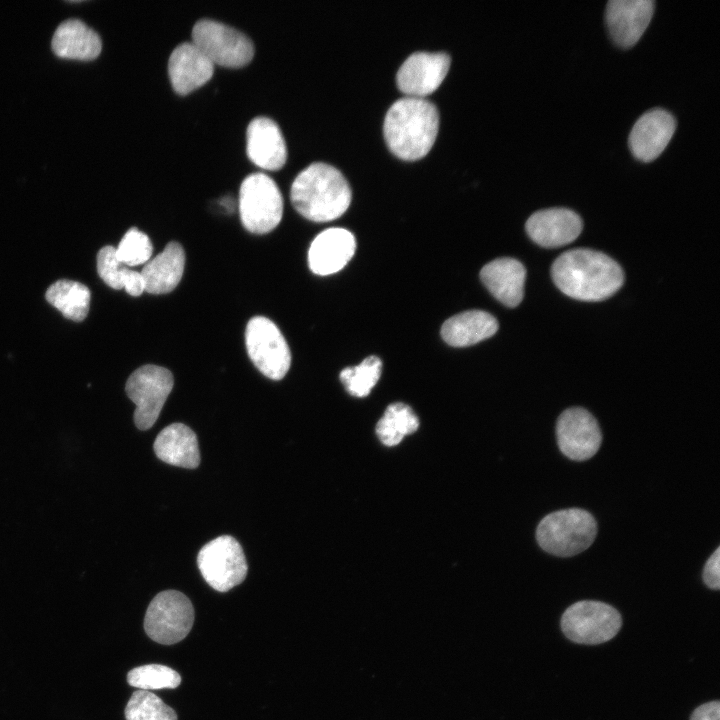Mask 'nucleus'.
Returning a JSON list of instances; mask_svg holds the SVG:
<instances>
[{
    "label": "nucleus",
    "mask_w": 720,
    "mask_h": 720,
    "mask_svg": "<svg viewBox=\"0 0 720 720\" xmlns=\"http://www.w3.org/2000/svg\"><path fill=\"white\" fill-rule=\"evenodd\" d=\"M551 275L564 294L582 301L604 300L624 282L617 262L604 253L584 248L562 253L553 262Z\"/></svg>",
    "instance_id": "obj_1"
},
{
    "label": "nucleus",
    "mask_w": 720,
    "mask_h": 720,
    "mask_svg": "<svg viewBox=\"0 0 720 720\" xmlns=\"http://www.w3.org/2000/svg\"><path fill=\"white\" fill-rule=\"evenodd\" d=\"M438 127V110L431 101L405 96L388 109L383 131L388 147L396 156L415 160L431 149Z\"/></svg>",
    "instance_id": "obj_2"
},
{
    "label": "nucleus",
    "mask_w": 720,
    "mask_h": 720,
    "mask_svg": "<svg viewBox=\"0 0 720 720\" xmlns=\"http://www.w3.org/2000/svg\"><path fill=\"white\" fill-rule=\"evenodd\" d=\"M291 202L305 218L327 222L341 216L351 201V189L334 166L314 162L303 169L291 186Z\"/></svg>",
    "instance_id": "obj_3"
},
{
    "label": "nucleus",
    "mask_w": 720,
    "mask_h": 720,
    "mask_svg": "<svg viewBox=\"0 0 720 720\" xmlns=\"http://www.w3.org/2000/svg\"><path fill=\"white\" fill-rule=\"evenodd\" d=\"M596 534V520L588 511L569 508L546 515L538 524L536 539L544 551L571 557L586 550Z\"/></svg>",
    "instance_id": "obj_4"
},
{
    "label": "nucleus",
    "mask_w": 720,
    "mask_h": 720,
    "mask_svg": "<svg viewBox=\"0 0 720 720\" xmlns=\"http://www.w3.org/2000/svg\"><path fill=\"white\" fill-rule=\"evenodd\" d=\"M239 213L249 232L265 234L272 231L283 214V198L274 180L264 173L248 175L239 190Z\"/></svg>",
    "instance_id": "obj_5"
},
{
    "label": "nucleus",
    "mask_w": 720,
    "mask_h": 720,
    "mask_svg": "<svg viewBox=\"0 0 720 720\" xmlns=\"http://www.w3.org/2000/svg\"><path fill=\"white\" fill-rule=\"evenodd\" d=\"M622 618L611 605L582 600L569 606L561 618V629L572 642L597 645L611 640L620 630Z\"/></svg>",
    "instance_id": "obj_6"
},
{
    "label": "nucleus",
    "mask_w": 720,
    "mask_h": 720,
    "mask_svg": "<svg viewBox=\"0 0 720 720\" xmlns=\"http://www.w3.org/2000/svg\"><path fill=\"white\" fill-rule=\"evenodd\" d=\"M193 622L194 608L189 598L179 591L165 590L150 602L144 629L153 641L171 645L188 635Z\"/></svg>",
    "instance_id": "obj_7"
},
{
    "label": "nucleus",
    "mask_w": 720,
    "mask_h": 720,
    "mask_svg": "<svg viewBox=\"0 0 720 720\" xmlns=\"http://www.w3.org/2000/svg\"><path fill=\"white\" fill-rule=\"evenodd\" d=\"M192 43L215 65L240 68L254 56L251 40L221 22L201 19L193 27Z\"/></svg>",
    "instance_id": "obj_8"
},
{
    "label": "nucleus",
    "mask_w": 720,
    "mask_h": 720,
    "mask_svg": "<svg viewBox=\"0 0 720 720\" xmlns=\"http://www.w3.org/2000/svg\"><path fill=\"white\" fill-rule=\"evenodd\" d=\"M173 384L172 373L157 365L141 366L129 376L125 391L136 405L134 422L138 429L147 430L153 426Z\"/></svg>",
    "instance_id": "obj_9"
},
{
    "label": "nucleus",
    "mask_w": 720,
    "mask_h": 720,
    "mask_svg": "<svg viewBox=\"0 0 720 720\" xmlns=\"http://www.w3.org/2000/svg\"><path fill=\"white\" fill-rule=\"evenodd\" d=\"M197 564L204 580L219 592L242 583L248 570L241 545L229 535L206 543L198 553Z\"/></svg>",
    "instance_id": "obj_10"
},
{
    "label": "nucleus",
    "mask_w": 720,
    "mask_h": 720,
    "mask_svg": "<svg viewBox=\"0 0 720 720\" xmlns=\"http://www.w3.org/2000/svg\"><path fill=\"white\" fill-rule=\"evenodd\" d=\"M245 343L251 361L264 376L280 380L286 375L291 353L273 321L263 316L251 318L245 331Z\"/></svg>",
    "instance_id": "obj_11"
},
{
    "label": "nucleus",
    "mask_w": 720,
    "mask_h": 720,
    "mask_svg": "<svg viewBox=\"0 0 720 720\" xmlns=\"http://www.w3.org/2000/svg\"><path fill=\"white\" fill-rule=\"evenodd\" d=\"M556 436L560 451L575 461L590 459L602 442L597 420L581 407H571L561 413L556 424Z\"/></svg>",
    "instance_id": "obj_12"
},
{
    "label": "nucleus",
    "mask_w": 720,
    "mask_h": 720,
    "mask_svg": "<svg viewBox=\"0 0 720 720\" xmlns=\"http://www.w3.org/2000/svg\"><path fill=\"white\" fill-rule=\"evenodd\" d=\"M449 66L450 56L445 52L412 53L397 72V85L407 96L423 97L438 88Z\"/></svg>",
    "instance_id": "obj_13"
},
{
    "label": "nucleus",
    "mask_w": 720,
    "mask_h": 720,
    "mask_svg": "<svg viewBox=\"0 0 720 720\" xmlns=\"http://www.w3.org/2000/svg\"><path fill=\"white\" fill-rule=\"evenodd\" d=\"M675 129L676 120L668 111L655 108L645 112L630 132L631 153L642 162L655 160L666 148Z\"/></svg>",
    "instance_id": "obj_14"
},
{
    "label": "nucleus",
    "mask_w": 720,
    "mask_h": 720,
    "mask_svg": "<svg viewBox=\"0 0 720 720\" xmlns=\"http://www.w3.org/2000/svg\"><path fill=\"white\" fill-rule=\"evenodd\" d=\"M654 6L652 0H610L605 18L613 42L621 48L635 45L651 21Z\"/></svg>",
    "instance_id": "obj_15"
},
{
    "label": "nucleus",
    "mask_w": 720,
    "mask_h": 720,
    "mask_svg": "<svg viewBox=\"0 0 720 720\" xmlns=\"http://www.w3.org/2000/svg\"><path fill=\"white\" fill-rule=\"evenodd\" d=\"M583 227L580 216L567 208H549L533 213L526 222L529 237L538 245L555 248L573 242Z\"/></svg>",
    "instance_id": "obj_16"
},
{
    "label": "nucleus",
    "mask_w": 720,
    "mask_h": 720,
    "mask_svg": "<svg viewBox=\"0 0 720 720\" xmlns=\"http://www.w3.org/2000/svg\"><path fill=\"white\" fill-rule=\"evenodd\" d=\"M356 242L344 228H329L319 233L308 251V264L317 275H329L341 270L353 257Z\"/></svg>",
    "instance_id": "obj_17"
},
{
    "label": "nucleus",
    "mask_w": 720,
    "mask_h": 720,
    "mask_svg": "<svg viewBox=\"0 0 720 720\" xmlns=\"http://www.w3.org/2000/svg\"><path fill=\"white\" fill-rule=\"evenodd\" d=\"M247 155L258 167L278 170L287 160L286 143L278 125L270 118H254L247 127Z\"/></svg>",
    "instance_id": "obj_18"
},
{
    "label": "nucleus",
    "mask_w": 720,
    "mask_h": 720,
    "mask_svg": "<svg viewBox=\"0 0 720 720\" xmlns=\"http://www.w3.org/2000/svg\"><path fill=\"white\" fill-rule=\"evenodd\" d=\"M214 64L192 42L178 45L171 53L168 73L174 91L186 95L213 75Z\"/></svg>",
    "instance_id": "obj_19"
},
{
    "label": "nucleus",
    "mask_w": 720,
    "mask_h": 720,
    "mask_svg": "<svg viewBox=\"0 0 720 720\" xmlns=\"http://www.w3.org/2000/svg\"><path fill=\"white\" fill-rule=\"evenodd\" d=\"M480 278L489 292L502 304L516 307L523 299L526 270L513 258H498L487 263Z\"/></svg>",
    "instance_id": "obj_20"
},
{
    "label": "nucleus",
    "mask_w": 720,
    "mask_h": 720,
    "mask_svg": "<svg viewBox=\"0 0 720 720\" xmlns=\"http://www.w3.org/2000/svg\"><path fill=\"white\" fill-rule=\"evenodd\" d=\"M153 448L156 456L170 465L194 469L200 463L197 436L182 423L170 424L160 431Z\"/></svg>",
    "instance_id": "obj_21"
},
{
    "label": "nucleus",
    "mask_w": 720,
    "mask_h": 720,
    "mask_svg": "<svg viewBox=\"0 0 720 720\" xmlns=\"http://www.w3.org/2000/svg\"><path fill=\"white\" fill-rule=\"evenodd\" d=\"M185 266V252L178 242H169L164 250L149 260L140 272L144 291L152 294L169 293L179 284Z\"/></svg>",
    "instance_id": "obj_22"
},
{
    "label": "nucleus",
    "mask_w": 720,
    "mask_h": 720,
    "mask_svg": "<svg viewBox=\"0 0 720 720\" xmlns=\"http://www.w3.org/2000/svg\"><path fill=\"white\" fill-rule=\"evenodd\" d=\"M101 48L99 35L78 19L62 22L52 38L54 53L65 59L93 60L100 54Z\"/></svg>",
    "instance_id": "obj_23"
},
{
    "label": "nucleus",
    "mask_w": 720,
    "mask_h": 720,
    "mask_svg": "<svg viewBox=\"0 0 720 720\" xmlns=\"http://www.w3.org/2000/svg\"><path fill=\"white\" fill-rule=\"evenodd\" d=\"M497 330V320L491 314L470 310L447 319L442 325L441 335L451 346L466 347L491 337Z\"/></svg>",
    "instance_id": "obj_24"
},
{
    "label": "nucleus",
    "mask_w": 720,
    "mask_h": 720,
    "mask_svg": "<svg viewBox=\"0 0 720 720\" xmlns=\"http://www.w3.org/2000/svg\"><path fill=\"white\" fill-rule=\"evenodd\" d=\"M90 291L84 284L61 279L51 284L46 293V300L59 310L62 315L72 321H83L89 312Z\"/></svg>",
    "instance_id": "obj_25"
},
{
    "label": "nucleus",
    "mask_w": 720,
    "mask_h": 720,
    "mask_svg": "<svg viewBox=\"0 0 720 720\" xmlns=\"http://www.w3.org/2000/svg\"><path fill=\"white\" fill-rule=\"evenodd\" d=\"M97 272L109 287L125 291L131 296H139L144 292V281L138 271L129 269L119 262L115 247L104 246L97 254Z\"/></svg>",
    "instance_id": "obj_26"
},
{
    "label": "nucleus",
    "mask_w": 720,
    "mask_h": 720,
    "mask_svg": "<svg viewBox=\"0 0 720 720\" xmlns=\"http://www.w3.org/2000/svg\"><path fill=\"white\" fill-rule=\"evenodd\" d=\"M419 420L410 406L402 402L390 404L376 425V435L385 446L398 445L405 436L414 433Z\"/></svg>",
    "instance_id": "obj_27"
},
{
    "label": "nucleus",
    "mask_w": 720,
    "mask_h": 720,
    "mask_svg": "<svg viewBox=\"0 0 720 720\" xmlns=\"http://www.w3.org/2000/svg\"><path fill=\"white\" fill-rule=\"evenodd\" d=\"M382 371V362L377 356L365 358L361 364L341 371L340 380L346 390L354 397H366L378 382Z\"/></svg>",
    "instance_id": "obj_28"
},
{
    "label": "nucleus",
    "mask_w": 720,
    "mask_h": 720,
    "mask_svg": "<svg viewBox=\"0 0 720 720\" xmlns=\"http://www.w3.org/2000/svg\"><path fill=\"white\" fill-rule=\"evenodd\" d=\"M125 718L126 720H177V715L154 693L136 690L126 705Z\"/></svg>",
    "instance_id": "obj_29"
},
{
    "label": "nucleus",
    "mask_w": 720,
    "mask_h": 720,
    "mask_svg": "<svg viewBox=\"0 0 720 720\" xmlns=\"http://www.w3.org/2000/svg\"><path fill=\"white\" fill-rule=\"evenodd\" d=\"M127 682L139 690L173 689L180 685L181 676L168 666L147 664L130 670Z\"/></svg>",
    "instance_id": "obj_30"
},
{
    "label": "nucleus",
    "mask_w": 720,
    "mask_h": 720,
    "mask_svg": "<svg viewBox=\"0 0 720 720\" xmlns=\"http://www.w3.org/2000/svg\"><path fill=\"white\" fill-rule=\"evenodd\" d=\"M152 252L153 246L149 237L136 227L130 228L115 248L117 259L127 267L146 264Z\"/></svg>",
    "instance_id": "obj_31"
},
{
    "label": "nucleus",
    "mask_w": 720,
    "mask_h": 720,
    "mask_svg": "<svg viewBox=\"0 0 720 720\" xmlns=\"http://www.w3.org/2000/svg\"><path fill=\"white\" fill-rule=\"evenodd\" d=\"M703 581L710 588H720V548L717 547L714 553L707 560L703 570Z\"/></svg>",
    "instance_id": "obj_32"
},
{
    "label": "nucleus",
    "mask_w": 720,
    "mask_h": 720,
    "mask_svg": "<svg viewBox=\"0 0 720 720\" xmlns=\"http://www.w3.org/2000/svg\"><path fill=\"white\" fill-rule=\"evenodd\" d=\"M690 720H720V703L711 701L697 707Z\"/></svg>",
    "instance_id": "obj_33"
}]
</instances>
